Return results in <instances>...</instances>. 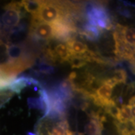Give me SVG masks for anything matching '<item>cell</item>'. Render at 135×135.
<instances>
[{"label":"cell","instance_id":"7a4b0ae2","mask_svg":"<svg viewBox=\"0 0 135 135\" xmlns=\"http://www.w3.org/2000/svg\"><path fill=\"white\" fill-rule=\"evenodd\" d=\"M21 8L20 3H11L6 5L4 8L6 11L1 18V23L5 30L18 26L21 18Z\"/></svg>","mask_w":135,"mask_h":135},{"label":"cell","instance_id":"277c9868","mask_svg":"<svg viewBox=\"0 0 135 135\" xmlns=\"http://www.w3.org/2000/svg\"><path fill=\"white\" fill-rule=\"evenodd\" d=\"M34 85L40 87V83L36 80L31 77L28 76H21L18 78H15L14 81L10 84L8 86V89L13 93H20L22 89H24L28 86Z\"/></svg>","mask_w":135,"mask_h":135},{"label":"cell","instance_id":"ba28073f","mask_svg":"<svg viewBox=\"0 0 135 135\" xmlns=\"http://www.w3.org/2000/svg\"><path fill=\"white\" fill-rule=\"evenodd\" d=\"M56 58L59 61H68L70 58L71 54L69 51L66 43H60L58 44L53 49Z\"/></svg>","mask_w":135,"mask_h":135},{"label":"cell","instance_id":"9c48e42d","mask_svg":"<svg viewBox=\"0 0 135 135\" xmlns=\"http://www.w3.org/2000/svg\"><path fill=\"white\" fill-rule=\"evenodd\" d=\"M45 1H22L21 5L28 13L32 14V16L38 14V13L41 9L43 6Z\"/></svg>","mask_w":135,"mask_h":135},{"label":"cell","instance_id":"6da1fadb","mask_svg":"<svg viewBox=\"0 0 135 135\" xmlns=\"http://www.w3.org/2000/svg\"><path fill=\"white\" fill-rule=\"evenodd\" d=\"M67 15L65 3L45 1L41 9L38 14L32 16V19L42 23L55 24L64 20Z\"/></svg>","mask_w":135,"mask_h":135},{"label":"cell","instance_id":"3957f363","mask_svg":"<svg viewBox=\"0 0 135 135\" xmlns=\"http://www.w3.org/2000/svg\"><path fill=\"white\" fill-rule=\"evenodd\" d=\"M30 35L38 40L46 41L53 40L55 38V26L54 24L32 21Z\"/></svg>","mask_w":135,"mask_h":135},{"label":"cell","instance_id":"5b68a950","mask_svg":"<svg viewBox=\"0 0 135 135\" xmlns=\"http://www.w3.org/2000/svg\"><path fill=\"white\" fill-rule=\"evenodd\" d=\"M71 55L81 56L84 55L89 51L88 47L86 44L80 41L74 40H70L65 43Z\"/></svg>","mask_w":135,"mask_h":135},{"label":"cell","instance_id":"8992f818","mask_svg":"<svg viewBox=\"0 0 135 135\" xmlns=\"http://www.w3.org/2000/svg\"><path fill=\"white\" fill-rule=\"evenodd\" d=\"M116 31L121 33L123 41L126 45L134 49V30L133 28L123 26L122 25L118 24L116 25Z\"/></svg>","mask_w":135,"mask_h":135},{"label":"cell","instance_id":"5bb4252c","mask_svg":"<svg viewBox=\"0 0 135 135\" xmlns=\"http://www.w3.org/2000/svg\"><path fill=\"white\" fill-rule=\"evenodd\" d=\"M38 71L43 74H51L54 71V68L48 64L41 63L38 66Z\"/></svg>","mask_w":135,"mask_h":135},{"label":"cell","instance_id":"7c38bea8","mask_svg":"<svg viewBox=\"0 0 135 135\" xmlns=\"http://www.w3.org/2000/svg\"><path fill=\"white\" fill-rule=\"evenodd\" d=\"M111 78L116 84L126 83L128 79V74L124 69L119 68L114 71Z\"/></svg>","mask_w":135,"mask_h":135},{"label":"cell","instance_id":"4fadbf2b","mask_svg":"<svg viewBox=\"0 0 135 135\" xmlns=\"http://www.w3.org/2000/svg\"><path fill=\"white\" fill-rule=\"evenodd\" d=\"M120 109V119L119 122L126 123L128 121L134 119L132 118L131 112V107L128 104H122Z\"/></svg>","mask_w":135,"mask_h":135},{"label":"cell","instance_id":"30bf717a","mask_svg":"<svg viewBox=\"0 0 135 135\" xmlns=\"http://www.w3.org/2000/svg\"><path fill=\"white\" fill-rule=\"evenodd\" d=\"M73 69H79L84 67L88 63L85 54L81 56L71 55L68 61Z\"/></svg>","mask_w":135,"mask_h":135},{"label":"cell","instance_id":"2e32d148","mask_svg":"<svg viewBox=\"0 0 135 135\" xmlns=\"http://www.w3.org/2000/svg\"><path fill=\"white\" fill-rule=\"evenodd\" d=\"M65 135H75V133L74 132H73L72 131H71L70 129H68L66 131Z\"/></svg>","mask_w":135,"mask_h":135},{"label":"cell","instance_id":"8fae6325","mask_svg":"<svg viewBox=\"0 0 135 135\" xmlns=\"http://www.w3.org/2000/svg\"><path fill=\"white\" fill-rule=\"evenodd\" d=\"M103 109L105 113L109 114L111 117L113 118L115 120L118 121H119L120 119V109L114 101Z\"/></svg>","mask_w":135,"mask_h":135},{"label":"cell","instance_id":"e0dca14e","mask_svg":"<svg viewBox=\"0 0 135 135\" xmlns=\"http://www.w3.org/2000/svg\"><path fill=\"white\" fill-rule=\"evenodd\" d=\"M27 135H38L36 133H31V132H28L27 133Z\"/></svg>","mask_w":135,"mask_h":135},{"label":"cell","instance_id":"9a60e30c","mask_svg":"<svg viewBox=\"0 0 135 135\" xmlns=\"http://www.w3.org/2000/svg\"><path fill=\"white\" fill-rule=\"evenodd\" d=\"M134 97L133 96V97H132L130 99H129V101H128V106H131V107H133V106H134Z\"/></svg>","mask_w":135,"mask_h":135},{"label":"cell","instance_id":"ac0fdd59","mask_svg":"<svg viewBox=\"0 0 135 135\" xmlns=\"http://www.w3.org/2000/svg\"><path fill=\"white\" fill-rule=\"evenodd\" d=\"M78 135H85V134L83 133H79L78 134Z\"/></svg>","mask_w":135,"mask_h":135},{"label":"cell","instance_id":"52a82bcc","mask_svg":"<svg viewBox=\"0 0 135 135\" xmlns=\"http://www.w3.org/2000/svg\"><path fill=\"white\" fill-rule=\"evenodd\" d=\"M103 129V123L94 118H90L84 126V132L88 135H102Z\"/></svg>","mask_w":135,"mask_h":135}]
</instances>
